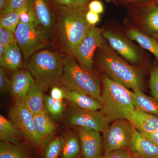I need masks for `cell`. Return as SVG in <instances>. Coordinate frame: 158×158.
<instances>
[{
	"label": "cell",
	"instance_id": "obj_30",
	"mask_svg": "<svg viewBox=\"0 0 158 158\" xmlns=\"http://www.w3.org/2000/svg\"><path fill=\"white\" fill-rule=\"evenodd\" d=\"M28 5V0H9L8 4L0 12L1 16L21 9Z\"/></svg>",
	"mask_w": 158,
	"mask_h": 158
},
{
	"label": "cell",
	"instance_id": "obj_39",
	"mask_svg": "<svg viewBox=\"0 0 158 158\" xmlns=\"http://www.w3.org/2000/svg\"><path fill=\"white\" fill-rule=\"evenodd\" d=\"M141 133L145 138L158 146V130L151 132Z\"/></svg>",
	"mask_w": 158,
	"mask_h": 158
},
{
	"label": "cell",
	"instance_id": "obj_5",
	"mask_svg": "<svg viewBox=\"0 0 158 158\" xmlns=\"http://www.w3.org/2000/svg\"><path fill=\"white\" fill-rule=\"evenodd\" d=\"M102 49L100 64L108 77L127 88L143 90L144 80L139 69L123 60L106 47L103 46Z\"/></svg>",
	"mask_w": 158,
	"mask_h": 158
},
{
	"label": "cell",
	"instance_id": "obj_18",
	"mask_svg": "<svg viewBox=\"0 0 158 158\" xmlns=\"http://www.w3.org/2000/svg\"><path fill=\"white\" fill-rule=\"evenodd\" d=\"M131 94L136 109L158 116V101L156 98L138 89H133Z\"/></svg>",
	"mask_w": 158,
	"mask_h": 158
},
{
	"label": "cell",
	"instance_id": "obj_35",
	"mask_svg": "<svg viewBox=\"0 0 158 158\" xmlns=\"http://www.w3.org/2000/svg\"><path fill=\"white\" fill-rule=\"evenodd\" d=\"M50 96L55 99L62 100L65 98V90L58 87V85L54 86L51 89Z\"/></svg>",
	"mask_w": 158,
	"mask_h": 158
},
{
	"label": "cell",
	"instance_id": "obj_44",
	"mask_svg": "<svg viewBox=\"0 0 158 158\" xmlns=\"http://www.w3.org/2000/svg\"><path fill=\"white\" fill-rule=\"evenodd\" d=\"M157 37L158 39V33H157Z\"/></svg>",
	"mask_w": 158,
	"mask_h": 158
},
{
	"label": "cell",
	"instance_id": "obj_37",
	"mask_svg": "<svg viewBox=\"0 0 158 158\" xmlns=\"http://www.w3.org/2000/svg\"><path fill=\"white\" fill-rule=\"evenodd\" d=\"M86 19L88 23L91 26L96 24L100 21L99 14L90 11H88L86 13Z\"/></svg>",
	"mask_w": 158,
	"mask_h": 158
},
{
	"label": "cell",
	"instance_id": "obj_22",
	"mask_svg": "<svg viewBox=\"0 0 158 158\" xmlns=\"http://www.w3.org/2000/svg\"><path fill=\"white\" fill-rule=\"evenodd\" d=\"M63 139L62 158L78 157L81 153V146L77 133H69Z\"/></svg>",
	"mask_w": 158,
	"mask_h": 158
},
{
	"label": "cell",
	"instance_id": "obj_1",
	"mask_svg": "<svg viewBox=\"0 0 158 158\" xmlns=\"http://www.w3.org/2000/svg\"><path fill=\"white\" fill-rule=\"evenodd\" d=\"M55 33L59 48L65 55H72L91 27L86 19L84 7L56 5Z\"/></svg>",
	"mask_w": 158,
	"mask_h": 158
},
{
	"label": "cell",
	"instance_id": "obj_17",
	"mask_svg": "<svg viewBox=\"0 0 158 158\" xmlns=\"http://www.w3.org/2000/svg\"><path fill=\"white\" fill-rule=\"evenodd\" d=\"M64 90L65 98L77 107L90 111H102V103L97 99L73 90Z\"/></svg>",
	"mask_w": 158,
	"mask_h": 158
},
{
	"label": "cell",
	"instance_id": "obj_15",
	"mask_svg": "<svg viewBox=\"0 0 158 158\" xmlns=\"http://www.w3.org/2000/svg\"><path fill=\"white\" fill-rule=\"evenodd\" d=\"M103 36L107 40L112 48L125 59L133 63L139 62L140 58L138 52L124 37L110 31H105Z\"/></svg>",
	"mask_w": 158,
	"mask_h": 158
},
{
	"label": "cell",
	"instance_id": "obj_12",
	"mask_svg": "<svg viewBox=\"0 0 158 158\" xmlns=\"http://www.w3.org/2000/svg\"><path fill=\"white\" fill-rule=\"evenodd\" d=\"M84 158H102L104 155L102 138L100 132L87 127H76Z\"/></svg>",
	"mask_w": 158,
	"mask_h": 158
},
{
	"label": "cell",
	"instance_id": "obj_8",
	"mask_svg": "<svg viewBox=\"0 0 158 158\" xmlns=\"http://www.w3.org/2000/svg\"><path fill=\"white\" fill-rule=\"evenodd\" d=\"M14 35L26 62L37 51L45 47L48 42L34 23H19Z\"/></svg>",
	"mask_w": 158,
	"mask_h": 158
},
{
	"label": "cell",
	"instance_id": "obj_7",
	"mask_svg": "<svg viewBox=\"0 0 158 158\" xmlns=\"http://www.w3.org/2000/svg\"><path fill=\"white\" fill-rule=\"evenodd\" d=\"M9 116L26 140L34 145H39L42 143L44 140L36 130L34 115L22 101L16 100L9 110Z\"/></svg>",
	"mask_w": 158,
	"mask_h": 158
},
{
	"label": "cell",
	"instance_id": "obj_26",
	"mask_svg": "<svg viewBox=\"0 0 158 158\" xmlns=\"http://www.w3.org/2000/svg\"><path fill=\"white\" fill-rule=\"evenodd\" d=\"M28 5L21 9L12 11L6 15L1 16L0 27L15 33L19 22L20 15L23 11L28 9Z\"/></svg>",
	"mask_w": 158,
	"mask_h": 158
},
{
	"label": "cell",
	"instance_id": "obj_34",
	"mask_svg": "<svg viewBox=\"0 0 158 158\" xmlns=\"http://www.w3.org/2000/svg\"><path fill=\"white\" fill-rule=\"evenodd\" d=\"M102 158H134L130 149L118 150L105 154Z\"/></svg>",
	"mask_w": 158,
	"mask_h": 158
},
{
	"label": "cell",
	"instance_id": "obj_19",
	"mask_svg": "<svg viewBox=\"0 0 158 158\" xmlns=\"http://www.w3.org/2000/svg\"><path fill=\"white\" fill-rule=\"evenodd\" d=\"M44 91L43 88L35 83L23 101L34 115L44 110Z\"/></svg>",
	"mask_w": 158,
	"mask_h": 158
},
{
	"label": "cell",
	"instance_id": "obj_31",
	"mask_svg": "<svg viewBox=\"0 0 158 158\" xmlns=\"http://www.w3.org/2000/svg\"><path fill=\"white\" fill-rule=\"evenodd\" d=\"M0 43L6 47L17 44L14 33L0 27Z\"/></svg>",
	"mask_w": 158,
	"mask_h": 158
},
{
	"label": "cell",
	"instance_id": "obj_41",
	"mask_svg": "<svg viewBox=\"0 0 158 158\" xmlns=\"http://www.w3.org/2000/svg\"><path fill=\"white\" fill-rule=\"evenodd\" d=\"M73 1L76 7H85L90 0H73Z\"/></svg>",
	"mask_w": 158,
	"mask_h": 158
},
{
	"label": "cell",
	"instance_id": "obj_16",
	"mask_svg": "<svg viewBox=\"0 0 158 158\" xmlns=\"http://www.w3.org/2000/svg\"><path fill=\"white\" fill-rule=\"evenodd\" d=\"M130 150L134 158H158V146L136 130Z\"/></svg>",
	"mask_w": 158,
	"mask_h": 158
},
{
	"label": "cell",
	"instance_id": "obj_25",
	"mask_svg": "<svg viewBox=\"0 0 158 158\" xmlns=\"http://www.w3.org/2000/svg\"><path fill=\"white\" fill-rule=\"evenodd\" d=\"M25 151L18 144L1 141L0 158H28Z\"/></svg>",
	"mask_w": 158,
	"mask_h": 158
},
{
	"label": "cell",
	"instance_id": "obj_45",
	"mask_svg": "<svg viewBox=\"0 0 158 158\" xmlns=\"http://www.w3.org/2000/svg\"><path fill=\"white\" fill-rule=\"evenodd\" d=\"M156 2L158 4V0H156Z\"/></svg>",
	"mask_w": 158,
	"mask_h": 158
},
{
	"label": "cell",
	"instance_id": "obj_32",
	"mask_svg": "<svg viewBox=\"0 0 158 158\" xmlns=\"http://www.w3.org/2000/svg\"><path fill=\"white\" fill-rule=\"evenodd\" d=\"M149 86L152 95L158 101V67L151 71Z\"/></svg>",
	"mask_w": 158,
	"mask_h": 158
},
{
	"label": "cell",
	"instance_id": "obj_43",
	"mask_svg": "<svg viewBox=\"0 0 158 158\" xmlns=\"http://www.w3.org/2000/svg\"><path fill=\"white\" fill-rule=\"evenodd\" d=\"M9 1V0H0V12L2 11Z\"/></svg>",
	"mask_w": 158,
	"mask_h": 158
},
{
	"label": "cell",
	"instance_id": "obj_27",
	"mask_svg": "<svg viewBox=\"0 0 158 158\" xmlns=\"http://www.w3.org/2000/svg\"><path fill=\"white\" fill-rule=\"evenodd\" d=\"M64 139L56 137L52 138L46 144L44 149V158H59L62 156Z\"/></svg>",
	"mask_w": 158,
	"mask_h": 158
},
{
	"label": "cell",
	"instance_id": "obj_14",
	"mask_svg": "<svg viewBox=\"0 0 158 158\" xmlns=\"http://www.w3.org/2000/svg\"><path fill=\"white\" fill-rule=\"evenodd\" d=\"M124 118L139 132H151L158 130V116L141 112L135 108L128 111Z\"/></svg>",
	"mask_w": 158,
	"mask_h": 158
},
{
	"label": "cell",
	"instance_id": "obj_38",
	"mask_svg": "<svg viewBox=\"0 0 158 158\" xmlns=\"http://www.w3.org/2000/svg\"><path fill=\"white\" fill-rule=\"evenodd\" d=\"M19 23L27 24L34 23L32 16L29 11V9L28 10L23 11L21 14L20 15Z\"/></svg>",
	"mask_w": 158,
	"mask_h": 158
},
{
	"label": "cell",
	"instance_id": "obj_3",
	"mask_svg": "<svg viewBox=\"0 0 158 158\" xmlns=\"http://www.w3.org/2000/svg\"><path fill=\"white\" fill-rule=\"evenodd\" d=\"M60 83L66 89L97 99L100 102L102 90L98 79L92 71L77 62L72 55L64 57V69Z\"/></svg>",
	"mask_w": 158,
	"mask_h": 158
},
{
	"label": "cell",
	"instance_id": "obj_6",
	"mask_svg": "<svg viewBox=\"0 0 158 158\" xmlns=\"http://www.w3.org/2000/svg\"><path fill=\"white\" fill-rule=\"evenodd\" d=\"M135 130L127 119L111 122V124L102 133L104 154L118 150L130 149Z\"/></svg>",
	"mask_w": 158,
	"mask_h": 158
},
{
	"label": "cell",
	"instance_id": "obj_36",
	"mask_svg": "<svg viewBox=\"0 0 158 158\" xmlns=\"http://www.w3.org/2000/svg\"><path fill=\"white\" fill-rule=\"evenodd\" d=\"M89 11H92L97 14L102 13L104 10L102 3L98 0H94L88 5Z\"/></svg>",
	"mask_w": 158,
	"mask_h": 158
},
{
	"label": "cell",
	"instance_id": "obj_2",
	"mask_svg": "<svg viewBox=\"0 0 158 158\" xmlns=\"http://www.w3.org/2000/svg\"><path fill=\"white\" fill-rule=\"evenodd\" d=\"M35 82L46 90L60 83L64 69V57L59 53L42 50L35 53L24 64Z\"/></svg>",
	"mask_w": 158,
	"mask_h": 158
},
{
	"label": "cell",
	"instance_id": "obj_21",
	"mask_svg": "<svg viewBox=\"0 0 158 158\" xmlns=\"http://www.w3.org/2000/svg\"><path fill=\"white\" fill-rule=\"evenodd\" d=\"M18 44L6 47L5 57L1 67L13 72L19 70L22 64V54Z\"/></svg>",
	"mask_w": 158,
	"mask_h": 158
},
{
	"label": "cell",
	"instance_id": "obj_40",
	"mask_svg": "<svg viewBox=\"0 0 158 158\" xmlns=\"http://www.w3.org/2000/svg\"><path fill=\"white\" fill-rule=\"evenodd\" d=\"M56 5L60 6H74L73 0H52Z\"/></svg>",
	"mask_w": 158,
	"mask_h": 158
},
{
	"label": "cell",
	"instance_id": "obj_24",
	"mask_svg": "<svg viewBox=\"0 0 158 158\" xmlns=\"http://www.w3.org/2000/svg\"><path fill=\"white\" fill-rule=\"evenodd\" d=\"M34 118L36 130L43 140L55 132L56 126L48 116L45 110L34 114Z\"/></svg>",
	"mask_w": 158,
	"mask_h": 158
},
{
	"label": "cell",
	"instance_id": "obj_11",
	"mask_svg": "<svg viewBox=\"0 0 158 158\" xmlns=\"http://www.w3.org/2000/svg\"><path fill=\"white\" fill-rule=\"evenodd\" d=\"M69 124L76 127H87L103 133L111 122L102 111L82 110L73 106L68 115Z\"/></svg>",
	"mask_w": 158,
	"mask_h": 158
},
{
	"label": "cell",
	"instance_id": "obj_29",
	"mask_svg": "<svg viewBox=\"0 0 158 158\" xmlns=\"http://www.w3.org/2000/svg\"><path fill=\"white\" fill-rule=\"evenodd\" d=\"M144 23L149 31L158 33V7L148 11L144 18Z\"/></svg>",
	"mask_w": 158,
	"mask_h": 158
},
{
	"label": "cell",
	"instance_id": "obj_4",
	"mask_svg": "<svg viewBox=\"0 0 158 158\" xmlns=\"http://www.w3.org/2000/svg\"><path fill=\"white\" fill-rule=\"evenodd\" d=\"M100 102L103 112L110 122L125 119L128 111L135 109L131 91L107 76L102 79Z\"/></svg>",
	"mask_w": 158,
	"mask_h": 158
},
{
	"label": "cell",
	"instance_id": "obj_23",
	"mask_svg": "<svg viewBox=\"0 0 158 158\" xmlns=\"http://www.w3.org/2000/svg\"><path fill=\"white\" fill-rule=\"evenodd\" d=\"M127 36L138 43L141 47L152 53L158 60V41L136 29H131Z\"/></svg>",
	"mask_w": 158,
	"mask_h": 158
},
{
	"label": "cell",
	"instance_id": "obj_33",
	"mask_svg": "<svg viewBox=\"0 0 158 158\" xmlns=\"http://www.w3.org/2000/svg\"><path fill=\"white\" fill-rule=\"evenodd\" d=\"M11 80L7 76L6 69L0 67V91L2 93H7L10 91Z\"/></svg>",
	"mask_w": 158,
	"mask_h": 158
},
{
	"label": "cell",
	"instance_id": "obj_9",
	"mask_svg": "<svg viewBox=\"0 0 158 158\" xmlns=\"http://www.w3.org/2000/svg\"><path fill=\"white\" fill-rule=\"evenodd\" d=\"M34 25L49 41L55 35L56 18L47 0H28Z\"/></svg>",
	"mask_w": 158,
	"mask_h": 158
},
{
	"label": "cell",
	"instance_id": "obj_10",
	"mask_svg": "<svg viewBox=\"0 0 158 158\" xmlns=\"http://www.w3.org/2000/svg\"><path fill=\"white\" fill-rule=\"evenodd\" d=\"M104 42L101 29L92 26L86 37L75 49L72 56L79 64L92 71L94 52L97 48L104 46Z\"/></svg>",
	"mask_w": 158,
	"mask_h": 158
},
{
	"label": "cell",
	"instance_id": "obj_42",
	"mask_svg": "<svg viewBox=\"0 0 158 158\" xmlns=\"http://www.w3.org/2000/svg\"><path fill=\"white\" fill-rule=\"evenodd\" d=\"M6 47L3 45L2 44L0 43V63L2 62L5 57Z\"/></svg>",
	"mask_w": 158,
	"mask_h": 158
},
{
	"label": "cell",
	"instance_id": "obj_20",
	"mask_svg": "<svg viewBox=\"0 0 158 158\" xmlns=\"http://www.w3.org/2000/svg\"><path fill=\"white\" fill-rule=\"evenodd\" d=\"M23 137L12 121L2 115H0V140L5 142L18 144L20 139Z\"/></svg>",
	"mask_w": 158,
	"mask_h": 158
},
{
	"label": "cell",
	"instance_id": "obj_13",
	"mask_svg": "<svg viewBox=\"0 0 158 158\" xmlns=\"http://www.w3.org/2000/svg\"><path fill=\"white\" fill-rule=\"evenodd\" d=\"M35 83L34 77L28 70L19 69L12 74L10 92L16 100L23 101Z\"/></svg>",
	"mask_w": 158,
	"mask_h": 158
},
{
	"label": "cell",
	"instance_id": "obj_28",
	"mask_svg": "<svg viewBox=\"0 0 158 158\" xmlns=\"http://www.w3.org/2000/svg\"><path fill=\"white\" fill-rule=\"evenodd\" d=\"M44 107L54 117H59L64 112L65 107L62 100L55 99L50 96L44 97Z\"/></svg>",
	"mask_w": 158,
	"mask_h": 158
}]
</instances>
